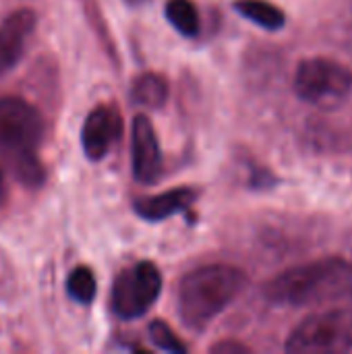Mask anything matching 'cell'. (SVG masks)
<instances>
[{
	"label": "cell",
	"mask_w": 352,
	"mask_h": 354,
	"mask_svg": "<svg viewBox=\"0 0 352 354\" xmlns=\"http://www.w3.org/2000/svg\"><path fill=\"white\" fill-rule=\"evenodd\" d=\"M266 297L276 305L319 307L352 301V263L340 257L290 268L266 284Z\"/></svg>",
	"instance_id": "1"
},
{
	"label": "cell",
	"mask_w": 352,
	"mask_h": 354,
	"mask_svg": "<svg viewBox=\"0 0 352 354\" xmlns=\"http://www.w3.org/2000/svg\"><path fill=\"white\" fill-rule=\"evenodd\" d=\"M44 139V118L35 106L17 95L0 97V160L25 187L37 189L46 170L37 158Z\"/></svg>",
	"instance_id": "2"
},
{
	"label": "cell",
	"mask_w": 352,
	"mask_h": 354,
	"mask_svg": "<svg viewBox=\"0 0 352 354\" xmlns=\"http://www.w3.org/2000/svg\"><path fill=\"white\" fill-rule=\"evenodd\" d=\"M247 286V276L234 266L214 263L187 274L176 288V309L191 330H205Z\"/></svg>",
	"instance_id": "3"
},
{
	"label": "cell",
	"mask_w": 352,
	"mask_h": 354,
	"mask_svg": "<svg viewBox=\"0 0 352 354\" xmlns=\"http://www.w3.org/2000/svg\"><path fill=\"white\" fill-rule=\"evenodd\" d=\"M297 95L317 108H338L352 95V71L330 58H307L295 73Z\"/></svg>",
	"instance_id": "4"
},
{
	"label": "cell",
	"mask_w": 352,
	"mask_h": 354,
	"mask_svg": "<svg viewBox=\"0 0 352 354\" xmlns=\"http://www.w3.org/2000/svg\"><path fill=\"white\" fill-rule=\"evenodd\" d=\"M286 351L293 354H342L352 351V313L332 309L307 317L290 334Z\"/></svg>",
	"instance_id": "5"
},
{
	"label": "cell",
	"mask_w": 352,
	"mask_h": 354,
	"mask_svg": "<svg viewBox=\"0 0 352 354\" xmlns=\"http://www.w3.org/2000/svg\"><path fill=\"white\" fill-rule=\"evenodd\" d=\"M162 292V274L151 261H139L122 270L112 286L110 305L122 319L145 315Z\"/></svg>",
	"instance_id": "6"
},
{
	"label": "cell",
	"mask_w": 352,
	"mask_h": 354,
	"mask_svg": "<svg viewBox=\"0 0 352 354\" xmlns=\"http://www.w3.org/2000/svg\"><path fill=\"white\" fill-rule=\"evenodd\" d=\"M122 137V116L110 104L95 106L81 129V145L89 160L98 162L110 153V149Z\"/></svg>",
	"instance_id": "7"
},
{
	"label": "cell",
	"mask_w": 352,
	"mask_h": 354,
	"mask_svg": "<svg viewBox=\"0 0 352 354\" xmlns=\"http://www.w3.org/2000/svg\"><path fill=\"white\" fill-rule=\"evenodd\" d=\"M131 164L133 176L141 185H154L162 176V149L158 135L147 116L139 114L131 129Z\"/></svg>",
	"instance_id": "8"
},
{
	"label": "cell",
	"mask_w": 352,
	"mask_h": 354,
	"mask_svg": "<svg viewBox=\"0 0 352 354\" xmlns=\"http://www.w3.org/2000/svg\"><path fill=\"white\" fill-rule=\"evenodd\" d=\"M35 23L37 19L31 8H19L0 23V75H6L19 64Z\"/></svg>",
	"instance_id": "9"
},
{
	"label": "cell",
	"mask_w": 352,
	"mask_h": 354,
	"mask_svg": "<svg viewBox=\"0 0 352 354\" xmlns=\"http://www.w3.org/2000/svg\"><path fill=\"white\" fill-rule=\"evenodd\" d=\"M197 199V191L189 189V187H178L172 189L168 193H160V195H147V197H139L135 201V212L149 222H160L166 220L178 212H187Z\"/></svg>",
	"instance_id": "10"
},
{
	"label": "cell",
	"mask_w": 352,
	"mask_h": 354,
	"mask_svg": "<svg viewBox=\"0 0 352 354\" xmlns=\"http://www.w3.org/2000/svg\"><path fill=\"white\" fill-rule=\"evenodd\" d=\"M234 8L249 21H253L255 25L268 29V31H276L282 29L286 23V15L272 2L268 0H237Z\"/></svg>",
	"instance_id": "11"
},
{
	"label": "cell",
	"mask_w": 352,
	"mask_h": 354,
	"mask_svg": "<svg viewBox=\"0 0 352 354\" xmlns=\"http://www.w3.org/2000/svg\"><path fill=\"white\" fill-rule=\"evenodd\" d=\"M168 100V83L158 73H143L133 83V102L145 108H162Z\"/></svg>",
	"instance_id": "12"
},
{
	"label": "cell",
	"mask_w": 352,
	"mask_h": 354,
	"mask_svg": "<svg viewBox=\"0 0 352 354\" xmlns=\"http://www.w3.org/2000/svg\"><path fill=\"white\" fill-rule=\"evenodd\" d=\"M164 12H166V19L172 23V27L178 33H183L187 37L199 35L201 19H199V12L191 0H168Z\"/></svg>",
	"instance_id": "13"
},
{
	"label": "cell",
	"mask_w": 352,
	"mask_h": 354,
	"mask_svg": "<svg viewBox=\"0 0 352 354\" xmlns=\"http://www.w3.org/2000/svg\"><path fill=\"white\" fill-rule=\"evenodd\" d=\"M66 292H68V297L73 301H77L81 305H89L95 299V292H98L93 272L89 268H85V266L75 268L66 278Z\"/></svg>",
	"instance_id": "14"
},
{
	"label": "cell",
	"mask_w": 352,
	"mask_h": 354,
	"mask_svg": "<svg viewBox=\"0 0 352 354\" xmlns=\"http://www.w3.org/2000/svg\"><path fill=\"white\" fill-rule=\"evenodd\" d=\"M149 338L164 353H187V346L180 342V338L164 322H160V319H156V322L149 324Z\"/></svg>",
	"instance_id": "15"
},
{
	"label": "cell",
	"mask_w": 352,
	"mask_h": 354,
	"mask_svg": "<svg viewBox=\"0 0 352 354\" xmlns=\"http://www.w3.org/2000/svg\"><path fill=\"white\" fill-rule=\"evenodd\" d=\"M214 353H245L247 348H243V346H239V344H234V342H226V344H218V346H214L212 348Z\"/></svg>",
	"instance_id": "16"
},
{
	"label": "cell",
	"mask_w": 352,
	"mask_h": 354,
	"mask_svg": "<svg viewBox=\"0 0 352 354\" xmlns=\"http://www.w3.org/2000/svg\"><path fill=\"white\" fill-rule=\"evenodd\" d=\"M4 162L0 160V203L4 201V197H6V183H4Z\"/></svg>",
	"instance_id": "17"
},
{
	"label": "cell",
	"mask_w": 352,
	"mask_h": 354,
	"mask_svg": "<svg viewBox=\"0 0 352 354\" xmlns=\"http://www.w3.org/2000/svg\"><path fill=\"white\" fill-rule=\"evenodd\" d=\"M124 2H129L131 6H139V4H143V2H147V0H124Z\"/></svg>",
	"instance_id": "18"
}]
</instances>
